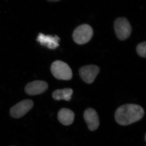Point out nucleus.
Listing matches in <instances>:
<instances>
[{
  "label": "nucleus",
  "instance_id": "6",
  "mask_svg": "<svg viewBox=\"0 0 146 146\" xmlns=\"http://www.w3.org/2000/svg\"><path fill=\"white\" fill-rule=\"evenodd\" d=\"M100 71V68L96 65H89L81 67L79 72L82 80L90 84L94 82Z\"/></svg>",
  "mask_w": 146,
  "mask_h": 146
},
{
  "label": "nucleus",
  "instance_id": "10",
  "mask_svg": "<svg viewBox=\"0 0 146 146\" xmlns=\"http://www.w3.org/2000/svg\"><path fill=\"white\" fill-rule=\"evenodd\" d=\"M74 113L68 108H62L58 114V121L64 125L68 126L72 124L74 122Z\"/></svg>",
  "mask_w": 146,
  "mask_h": 146
},
{
  "label": "nucleus",
  "instance_id": "7",
  "mask_svg": "<svg viewBox=\"0 0 146 146\" xmlns=\"http://www.w3.org/2000/svg\"><path fill=\"white\" fill-rule=\"evenodd\" d=\"M83 117L89 130L94 131L98 129L100 125V120L95 110L91 108H87L84 111Z\"/></svg>",
  "mask_w": 146,
  "mask_h": 146
},
{
  "label": "nucleus",
  "instance_id": "5",
  "mask_svg": "<svg viewBox=\"0 0 146 146\" xmlns=\"http://www.w3.org/2000/svg\"><path fill=\"white\" fill-rule=\"evenodd\" d=\"M34 103L30 100H25L18 103L10 110L11 116L18 119L23 117L33 107Z\"/></svg>",
  "mask_w": 146,
  "mask_h": 146
},
{
  "label": "nucleus",
  "instance_id": "4",
  "mask_svg": "<svg viewBox=\"0 0 146 146\" xmlns=\"http://www.w3.org/2000/svg\"><path fill=\"white\" fill-rule=\"evenodd\" d=\"M114 29L118 39L122 41L127 39L130 36L132 31L130 23L123 17L116 19L114 23Z\"/></svg>",
  "mask_w": 146,
  "mask_h": 146
},
{
  "label": "nucleus",
  "instance_id": "11",
  "mask_svg": "<svg viewBox=\"0 0 146 146\" xmlns=\"http://www.w3.org/2000/svg\"><path fill=\"white\" fill-rule=\"evenodd\" d=\"M73 93L72 89L70 88H65L63 89H58L52 93V97L55 100H64L70 101Z\"/></svg>",
  "mask_w": 146,
  "mask_h": 146
},
{
  "label": "nucleus",
  "instance_id": "14",
  "mask_svg": "<svg viewBox=\"0 0 146 146\" xmlns=\"http://www.w3.org/2000/svg\"><path fill=\"white\" fill-rule=\"evenodd\" d=\"M146 134L145 135V141H146Z\"/></svg>",
  "mask_w": 146,
  "mask_h": 146
},
{
  "label": "nucleus",
  "instance_id": "1",
  "mask_svg": "<svg viewBox=\"0 0 146 146\" xmlns=\"http://www.w3.org/2000/svg\"><path fill=\"white\" fill-rule=\"evenodd\" d=\"M145 111L140 106L126 104L118 108L115 112L116 122L121 125H129L143 117Z\"/></svg>",
  "mask_w": 146,
  "mask_h": 146
},
{
  "label": "nucleus",
  "instance_id": "2",
  "mask_svg": "<svg viewBox=\"0 0 146 146\" xmlns=\"http://www.w3.org/2000/svg\"><path fill=\"white\" fill-rule=\"evenodd\" d=\"M51 71L55 78L61 80H68L72 77V72L67 63L56 60L52 64Z\"/></svg>",
  "mask_w": 146,
  "mask_h": 146
},
{
  "label": "nucleus",
  "instance_id": "8",
  "mask_svg": "<svg viewBox=\"0 0 146 146\" xmlns=\"http://www.w3.org/2000/svg\"><path fill=\"white\" fill-rule=\"evenodd\" d=\"M48 83L42 80H36L28 84L25 88V91L28 95L35 96L44 93L48 89Z\"/></svg>",
  "mask_w": 146,
  "mask_h": 146
},
{
  "label": "nucleus",
  "instance_id": "12",
  "mask_svg": "<svg viewBox=\"0 0 146 146\" xmlns=\"http://www.w3.org/2000/svg\"><path fill=\"white\" fill-rule=\"evenodd\" d=\"M136 51L140 56L145 58L146 56V43L142 42L139 44L136 47Z\"/></svg>",
  "mask_w": 146,
  "mask_h": 146
},
{
  "label": "nucleus",
  "instance_id": "9",
  "mask_svg": "<svg viewBox=\"0 0 146 146\" xmlns=\"http://www.w3.org/2000/svg\"><path fill=\"white\" fill-rule=\"evenodd\" d=\"M59 40L60 38L56 35H46L41 33H39L37 38V42L50 49H54L58 47Z\"/></svg>",
  "mask_w": 146,
  "mask_h": 146
},
{
  "label": "nucleus",
  "instance_id": "13",
  "mask_svg": "<svg viewBox=\"0 0 146 146\" xmlns=\"http://www.w3.org/2000/svg\"><path fill=\"white\" fill-rule=\"evenodd\" d=\"M47 1L50 2H55L59 1L60 0H47Z\"/></svg>",
  "mask_w": 146,
  "mask_h": 146
},
{
  "label": "nucleus",
  "instance_id": "3",
  "mask_svg": "<svg viewBox=\"0 0 146 146\" xmlns=\"http://www.w3.org/2000/svg\"><path fill=\"white\" fill-rule=\"evenodd\" d=\"M93 34L92 28L87 24H84L74 30L73 33V39L78 44H84L91 40Z\"/></svg>",
  "mask_w": 146,
  "mask_h": 146
}]
</instances>
